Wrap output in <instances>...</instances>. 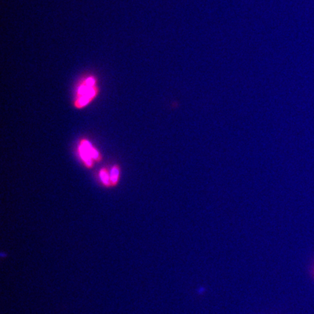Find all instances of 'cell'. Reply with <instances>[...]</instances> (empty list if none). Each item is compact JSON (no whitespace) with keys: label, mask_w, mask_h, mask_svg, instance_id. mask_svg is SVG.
Returning a JSON list of instances; mask_svg holds the SVG:
<instances>
[{"label":"cell","mask_w":314,"mask_h":314,"mask_svg":"<svg viewBox=\"0 0 314 314\" xmlns=\"http://www.w3.org/2000/svg\"><path fill=\"white\" fill-rule=\"evenodd\" d=\"M98 93L96 78L92 75L86 77L80 81L77 90L75 105L78 109L84 107L96 97Z\"/></svg>","instance_id":"cell-1"},{"label":"cell","mask_w":314,"mask_h":314,"mask_svg":"<svg viewBox=\"0 0 314 314\" xmlns=\"http://www.w3.org/2000/svg\"><path fill=\"white\" fill-rule=\"evenodd\" d=\"M78 152H79L81 159L88 167H92V159L97 160V161L100 159V154L98 153V151L95 150L92 147L91 144L85 140H82L81 141Z\"/></svg>","instance_id":"cell-2"},{"label":"cell","mask_w":314,"mask_h":314,"mask_svg":"<svg viewBox=\"0 0 314 314\" xmlns=\"http://www.w3.org/2000/svg\"><path fill=\"white\" fill-rule=\"evenodd\" d=\"M118 175H119V170L118 166H115L111 171V183L112 186H115L118 182Z\"/></svg>","instance_id":"cell-3"},{"label":"cell","mask_w":314,"mask_h":314,"mask_svg":"<svg viewBox=\"0 0 314 314\" xmlns=\"http://www.w3.org/2000/svg\"><path fill=\"white\" fill-rule=\"evenodd\" d=\"M100 177H101V181H102L104 185L107 186L112 185V183H111L110 176H109L106 169H103V170H101V172H100Z\"/></svg>","instance_id":"cell-4"}]
</instances>
